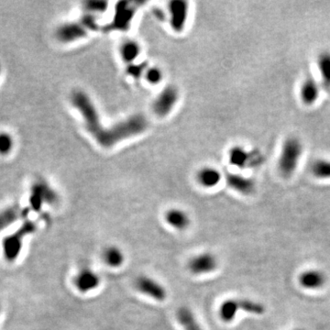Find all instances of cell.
<instances>
[{"label": "cell", "mask_w": 330, "mask_h": 330, "mask_svg": "<svg viewBox=\"0 0 330 330\" xmlns=\"http://www.w3.org/2000/svg\"><path fill=\"white\" fill-rule=\"evenodd\" d=\"M311 172L317 179H330V160L318 159L312 163Z\"/></svg>", "instance_id": "obj_22"}, {"label": "cell", "mask_w": 330, "mask_h": 330, "mask_svg": "<svg viewBox=\"0 0 330 330\" xmlns=\"http://www.w3.org/2000/svg\"><path fill=\"white\" fill-rule=\"evenodd\" d=\"M0 312H1V308H0Z\"/></svg>", "instance_id": "obj_31"}, {"label": "cell", "mask_w": 330, "mask_h": 330, "mask_svg": "<svg viewBox=\"0 0 330 330\" xmlns=\"http://www.w3.org/2000/svg\"><path fill=\"white\" fill-rule=\"evenodd\" d=\"M227 184L235 191L245 196H249L255 191V182L251 178L245 177L239 173L227 174Z\"/></svg>", "instance_id": "obj_10"}, {"label": "cell", "mask_w": 330, "mask_h": 330, "mask_svg": "<svg viewBox=\"0 0 330 330\" xmlns=\"http://www.w3.org/2000/svg\"><path fill=\"white\" fill-rule=\"evenodd\" d=\"M299 282L306 289H318L325 284V274L318 270H308L299 276Z\"/></svg>", "instance_id": "obj_13"}, {"label": "cell", "mask_w": 330, "mask_h": 330, "mask_svg": "<svg viewBox=\"0 0 330 330\" xmlns=\"http://www.w3.org/2000/svg\"><path fill=\"white\" fill-rule=\"evenodd\" d=\"M239 310V306L238 299L226 300L220 306V318L227 323L231 322L236 317V315Z\"/></svg>", "instance_id": "obj_20"}, {"label": "cell", "mask_w": 330, "mask_h": 330, "mask_svg": "<svg viewBox=\"0 0 330 330\" xmlns=\"http://www.w3.org/2000/svg\"><path fill=\"white\" fill-rule=\"evenodd\" d=\"M107 3L104 1H89L86 2V7L87 10L91 11H97V12H103L106 10Z\"/></svg>", "instance_id": "obj_27"}, {"label": "cell", "mask_w": 330, "mask_h": 330, "mask_svg": "<svg viewBox=\"0 0 330 330\" xmlns=\"http://www.w3.org/2000/svg\"><path fill=\"white\" fill-rule=\"evenodd\" d=\"M177 319L185 330H203L194 313L187 306H182L178 309Z\"/></svg>", "instance_id": "obj_15"}, {"label": "cell", "mask_w": 330, "mask_h": 330, "mask_svg": "<svg viewBox=\"0 0 330 330\" xmlns=\"http://www.w3.org/2000/svg\"><path fill=\"white\" fill-rule=\"evenodd\" d=\"M87 32V28L81 19L77 22L62 24L56 29L55 37L59 42L63 43H72L84 38Z\"/></svg>", "instance_id": "obj_6"}, {"label": "cell", "mask_w": 330, "mask_h": 330, "mask_svg": "<svg viewBox=\"0 0 330 330\" xmlns=\"http://www.w3.org/2000/svg\"><path fill=\"white\" fill-rule=\"evenodd\" d=\"M59 201V196L57 192L50 186L49 182L43 179H38L33 182L30 188L29 195V207L39 212L42 210L43 205L53 206L57 204Z\"/></svg>", "instance_id": "obj_3"}, {"label": "cell", "mask_w": 330, "mask_h": 330, "mask_svg": "<svg viewBox=\"0 0 330 330\" xmlns=\"http://www.w3.org/2000/svg\"><path fill=\"white\" fill-rule=\"evenodd\" d=\"M317 68L322 81L325 86L330 87V52H323L317 57Z\"/></svg>", "instance_id": "obj_21"}, {"label": "cell", "mask_w": 330, "mask_h": 330, "mask_svg": "<svg viewBox=\"0 0 330 330\" xmlns=\"http://www.w3.org/2000/svg\"><path fill=\"white\" fill-rule=\"evenodd\" d=\"M28 215L27 209L19 206H12L0 211V232L7 230L20 218Z\"/></svg>", "instance_id": "obj_12"}, {"label": "cell", "mask_w": 330, "mask_h": 330, "mask_svg": "<svg viewBox=\"0 0 330 330\" xmlns=\"http://www.w3.org/2000/svg\"><path fill=\"white\" fill-rule=\"evenodd\" d=\"M239 300V310L253 314V315H263L265 309L264 306L258 302H253L249 299H238Z\"/></svg>", "instance_id": "obj_24"}, {"label": "cell", "mask_w": 330, "mask_h": 330, "mask_svg": "<svg viewBox=\"0 0 330 330\" xmlns=\"http://www.w3.org/2000/svg\"><path fill=\"white\" fill-rule=\"evenodd\" d=\"M132 17H133V10H131L130 7L127 6V3L121 2L117 5L114 22L118 29H121L122 30L127 29Z\"/></svg>", "instance_id": "obj_16"}, {"label": "cell", "mask_w": 330, "mask_h": 330, "mask_svg": "<svg viewBox=\"0 0 330 330\" xmlns=\"http://www.w3.org/2000/svg\"><path fill=\"white\" fill-rule=\"evenodd\" d=\"M146 78H147L149 83L156 85L163 79V74L157 68H153V69H150L148 72H146Z\"/></svg>", "instance_id": "obj_26"}, {"label": "cell", "mask_w": 330, "mask_h": 330, "mask_svg": "<svg viewBox=\"0 0 330 330\" xmlns=\"http://www.w3.org/2000/svg\"><path fill=\"white\" fill-rule=\"evenodd\" d=\"M320 96V87L317 84V82L312 78L307 77L304 80L300 86L299 96L301 99L302 103L304 105H315L316 101L318 100Z\"/></svg>", "instance_id": "obj_9"}, {"label": "cell", "mask_w": 330, "mask_h": 330, "mask_svg": "<svg viewBox=\"0 0 330 330\" xmlns=\"http://www.w3.org/2000/svg\"><path fill=\"white\" fill-rule=\"evenodd\" d=\"M14 148L13 137L5 131L0 132V155H9Z\"/></svg>", "instance_id": "obj_25"}, {"label": "cell", "mask_w": 330, "mask_h": 330, "mask_svg": "<svg viewBox=\"0 0 330 330\" xmlns=\"http://www.w3.org/2000/svg\"><path fill=\"white\" fill-rule=\"evenodd\" d=\"M221 179V174L218 171L212 168H204L197 174V180L204 187H215Z\"/></svg>", "instance_id": "obj_18"}, {"label": "cell", "mask_w": 330, "mask_h": 330, "mask_svg": "<svg viewBox=\"0 0 330 330\" xmlns=\"http://www.w3.org/2000/svg\"><path fill=\"white\" fill-rule=\"evenodd\" d=\"M103 258L105 263L113 268L120 267L124 263V254L122 250L117 246H109L105 248L103 253Z\"/></svg>", "instance_id": "obj_17"}, {"label": "cell", "mask_w": 330, "mask_h": 330, "mask_svg": "<svg viewBox=\"0 0 330 330\" xmlns=\"http://www.w3.org/2000/svg\"><path fill=\"white\" fill-rule=\"evenodd\" d=\"M217 259L215 258L214 254L204 252L196 255L189 261L188 269L193 274L202 275L214 272L217 268Z\"/></svg>", "instance_id": "obj_5"}, {"label": "cell", "mask_w": 330, "mask_h": 330, "mask_svg": "<svg viewBox=\"0 0 330 330\" xmlns=\"http://www.w3.org/2000/svg\"><path fill=\"white\" fill-rule=\"evenodd\" d=\"M177 99V90L172 86H168L154 102L153 111L161 117L166 116L168 113H170Z\"/></svg>", "instance_id": "obj_7"}, {"label": "cell", "mask_w": 330, "mask_h": 330, "mask_svg": "<svg viewBox=\"0 0 330 330\" xmlns=\"http://www.w3.org/2000/svg\"><path fill=\"white\" fill-rule=\"evenodd\" d=\"M143 66L142 65H130L129 69H128V72H129V75L133 76L135 77H138L141 75V72L143 71Z\"/></svg>", "instance_id": "obj_28"}, {"label": "cell", "mask_w": 330, "mask_h": 330, "mask_svg": "<svg viewBox=\"0 0 330 330\" xmlns=\"http://www.w3.org/2000/svg\"><path fill=\"white\" fill-rule=\"evenodd\" d=\"M165 220L169 225L178 230H186L190 224V218L187 213L177 208L167 211Z\"/></svg>", "instance_id": "obj_14"}, {"label": "cell", "mask_w": 330, "mask_h": 330, "mask_svg": "<svg viewBox=\"0 0 330 330\" xmlns=\"http://www.w3.org/2000/svg\"><path fill=\"white\" fill-rule=\"evenodd\" d=\"M252 155L241 147H234L230 152V162L236 167L244 168L249 164Z\"/></svg>", "instance_id": "obj_19"}, {"label": "cell", "mask_w": 330, "mask_h": 330, "mask_svg": "<svg viewBox=\"0 0 330 330\" xmlns=\"http://www.w3.org/2000/svg\"><path fill=\"white\" fill-rule=\"evenodd\" d=\"M36 230L33 221L26 219L12 234L6 236L2 240V252L7 262L14 263L19 259L23 249L24 239Z\"/></svg>", "instance_id": "obj_2"}, {"label": "cell", "mask_w": 330, "mask_h": 330, "mask_svg": "<svg viewBox=\"0 0 330 330\" xmlns=\"http://www.w3.org/2000/svg\"><path fill=\"white\" fill-rule=\"evenodd\" d=\"M304 153V145L297 137H288L283 141L278 159V170L282 176L290 177L297 171Z\"/></svg>", "instance_id": "obj_1"}, {"label": "cell", "mask_w": 330, "mask_h": 330, "mask_svg": "<svg viewBox=\"0 0 330 330\" xmlns=\"http://www.w3.org/2000/svg\"><path fill=\"white\" fill-rule=\"evenodd\" d=\"M295 330H304V329H295Z\"/></svg>", "instance_id": "obj_30"}, {"label": "cell", "mask_w": 330, "mask_h": 330, "mask_svg": "<svg viewBox=\"0 0 330 330\" xmlns=\"http://www.w3.org/2000/svg\"><path fill=\"white\" fill-rule=\"evenodd\" d=\"M0 75H1V66H0Z\"/></svg>", "instance_id": "obj_29"}, {"label": "cell", "mask_w": 330, "mask_h": 330, "mask_svg": "<svg viewBox=\"0 0 330 330\" xmlns=\"http://www.w3.org/2000/svg\"><path fill=\"white\" fill-rule=\"evenodd\" d=\"M74 283L79 292L86 294L98 287L100 283V278L91 269L84 268L80 270L76 275Z\"/></svg>", "instance_id": "obj_8"}, {"label": "cell", "mask_w": 330, "mask_h": 330, "mask_svg": "<svg viewBox=\"0 0 330 330\" xmlns=\"http://www.w3.org/2000/svg\"><path fill=\"white\" fill-rule=\"evenodd\" d=\"M135 287L145 296L152 297L159 302L163 301L167 297L165 288L156 280L146 275H141L136 279Z\"/></svg>", "instance_id": "obj_4"}, {"label": "cell", "mask_w": 330, "mask_h": 330, "mask_svg": "<svg viewBox=\"0 0 330 330\" xmlns=\"http://www.w3.org/2000/svg\"><path fill=\"white\" fill-rule=\"evenodd\" d=\"M171 24L176 31H181L185 28L187 18V3L185 1H172L170 3Z\"/></svg>", "instance_id": "obj_11"}, {"label": "cell", "mask_w": 330, "mask_h": 330, "mask_svg": "<svg viewBox=\"0 0 330 330\" xmlns=\"http://www.w3.org/2000/svg\"><path fill=\"white\" fill-rule=\"evenodd\" d=\"M139 53H140V48H139L138 43L135 42H126L123 43L120 53L121 56L123 58L125 62H131L134 61L136 58L138 57Z\"/></svg>", "instance_id": "obj_23"}]
</instances>
